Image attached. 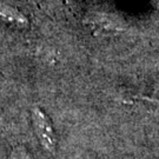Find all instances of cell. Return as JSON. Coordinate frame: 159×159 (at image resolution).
<instances>
[{
  "instance_id": "6da1fadb",
  "label": "cell",
  "mask_w": 159,
  "mask_h": 159,
  "mask_svg": "<svg viewBox=\"0 0 159 159\" xmlns=\"http://www.w3.org/2000/svg\"><path fill=\"white\" fill-rule=\"evenodd\" d=\"M34 124H35V130L43 145L48 150H53L54 137H53V130L50 124V120L46 117V114L38 108L34 110Z\"/></svg>"
}]
</instances>
